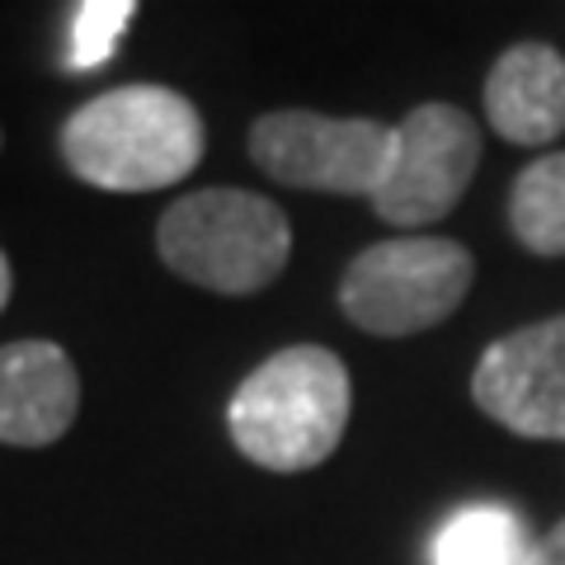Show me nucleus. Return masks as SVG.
<instances>
[{
	"mask_svg": "<svg viewBox=\"0 0 565 565\" xmlns=\"http://www.w3.org/2000/svg\"><path fill=\"white\" fill-rule=\"evenodd\" d=\"M62 166L104 193H161L203 166L207 122L170 85H114L76 104L57 132Z\"/></svg>",
	"mask_w": 565,
	"mask_h": 565,
	"instance_id": "obj_1",
	"label": "nucleus"
},
{
	"mask_svg": "<svg viewBox=\"0 0 565 565\" xmlns=\"http://www.w3.org/2000/svg\"><path fill=\"white\" fill-rule=\"evenodd\" d=\"M353 415V377L326 344H288L241 377L226 434L259 471L302 476L330 462Z\"/></svg>",
	"mask_w": 565,
	"mask_h": 565,
	"instance_id": "obj_2",
	"label": "nucleus"
},
{
	"mask_svg": "<svg viewBox=\"0 0 565 565\" xmlns=\"http://www.w3.org/2000/svg\"><path fill=\"white\" fill-rule=\"evenodd\" d=\"M156 255L174 274L217 297H255L292 259V222L269 193L199 189L174 199L156 222Z\"/></svg>",
	"mask_w": 565,
	"mask_h": 565,
	"instance_id": "obj_3",
	"label": "nucleus"
},
{
	"mask_svg": "<svg viewBox=\"0 0 565 565\" xmlns=\"http://www.w3.org/2000/svg\"><path fill=\"white\" fill-rule=\"evenodd\" d=\"M476 259L452 236H392L373 241L344 264L340 311L349 326L377 340H411L467 302Z\"/></svg>",
	"mask_w": 565,
	"mask_h": 565,
	"instance_id": "obj_4",
	"label": "nucleus"
},
{
	"mask_svg": "<svg viewBox=\"0 0 565 565\" xmlns=\"http://www.w3.org/2000/svg\"><path fill=\"white\" fill-rule=\"evenodd\" d=\"M396 132L377 118H334L316 109H269L250 122L245 151L274 184L340 199H373Z\"/></svg>",
	"mask_w": 565,
	"mask_h": 565,
	"instance_id": "obj_5",
	"label": "nucleus"
},
{
	"mask_svg": "<svg viewBox=\"0 0 565 565\" xmlns=\"http://www.w3.org/2000/svg\"><path fill=\"white\" fill-rule=\"evenodd\" d=\"M392 132V161L367 203L401 236H419V226L444 222L471 189L481 166V132L476 118L448 99L415 104Z\"/></svg>",
	"mask_w": 565,
	"mask_h": 565,
	"instance_id": "obj_6",
	"label": "nucleus"
},
{
	"mask_svg": "<svg viewBox=\"0 0 565 565\" xmlns=\"http://www.w3.org/2000/svg\"><path fill=\"white\" fill-rule=\"evenodd\" d=\"M471 401L509 434L565 444V316L500 334L476 359Z\"/></svg>",
	"mask_w": 565,
	"mask_h": 565,
	"instance_id": "obj_7",
	"label": "nucleus"
},
{
	"mask_svg": "<svg viewBox=\"0 0 565 565\" xmlns=\"http://www.w3.org/2000/svg\"><path fill=\"white\" fill-rule=\"evenodd\" d=\"M81 415V373L52 340L0 344V444L52 448Z\"/></svg>",
	"mask_w": 565,
	"mask_h": 565,
	"instance_id": "obj_8",
	"label": "nucleus"
},
{
	"mask_svg": "<svg viewBox=\"0 0 565 565\" xmlns=\"http://www.w3.org/2000/svg\"><path fill=\"white\" fill-rule=\"evenodd\" d=\"M486 122L514 147H552L565 132V57L552 43H514L486 76Z\"/></svg>",
	"mask_w": 565,
	"mask_h": 565,
	"instance_id": "obj_9",
	"label": "nucleus"
},
{
	"mask_svg": "<svg viewBox=\"0 0 565 565\" xmlns=\"http://www.w3.org/2000/svg\"><path fill=\"white\" fill-rule=\"evenodd\" d=\"M533 537L527 523L504 504H467L438 523L429 561L434 565H527Z\"/></svg>",
	"mask_w": 565,
	"mask_h": 565,
	"instance_id": "obj_10",
	"label": "nucleus"
},
{
	"mask_svg": "<svg viewBox=\"0 0 565 565\" xmlns=\"http://www.w3.org/2000/svg\"><path fill=\"white\" fill-rule=\"evenodd\" d=\"M509 232L527 255H565V151H546L509 189Z\"/></svg>",
	"mask_w": 565,
	"mask_h": 565,
	"instance_id": "obj_11",
	"label": "nucleus"
},
{
	"mask_svg": "<svg viewBox=\"0 0 565 565\" xmlns=\"http://www.w3.org/2000/svg\"><path fill=\"white\" fill-rule=\"evenodd\" d=\"M71 57H76V71L109 62V47L132 20V6H76L71 10Z\"/></svg>",
	"mask_w": 565,
	"mask_h": 565,
	"instance_id": "obj_12",
	"label": "nucleus"
},
{
	"mask_svg": "<svg viewBox=\"0 0 565 565\" xmlns=\"http://www.w3.org/2000/svg\"><path fill=\"white\" fill-rule=\"evenodd\" d=\"M527 565H565V519L546 537L533 542V556H527Z\"/></svg>",
	"mask_w": 565,
	"mask_h": 565,
	"instance_id": "obj_13",
	"label": "nucleus"
},
{
	"mask_svg": "<svg viewBox=\"0 0 565 565\" xmlns=\"http://www.w3.org/2000/svg\"><path fill=\"white\" fill-rule=\"evenodd\" d=\"M10 292H14V269H10V255L0 250V311L10 307Z\"/></svg>",
	"mask_w": 565,
	"mask_h": 565,
	"instance_id": "obj_14",
	"label": "nucleus"
},
{
	"mask_svg": "<svg viewBox=\"0 0 565 565\" xmlns=\"http://www.w3.org/2000/svg\"><path fill=\"white\" fill-rule=\"evenodd\" d=\"M0 147H6V132H0Z\"/></svg>",
	"mask_w": 565,
	"mask_h": 565,
	"instance_id": "obj_15",
	"label": "nucleus"
}]
</instances>
